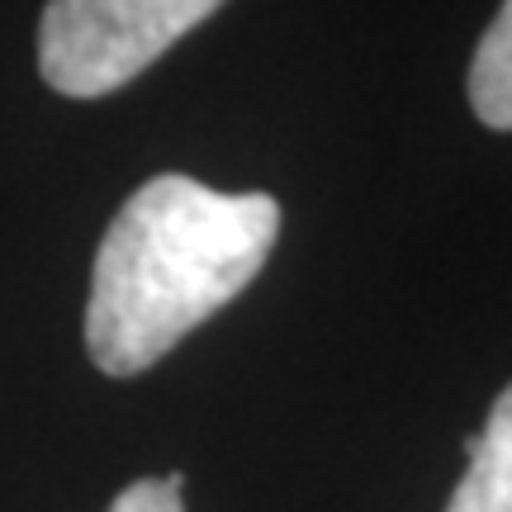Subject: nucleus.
<instances>
[{"label": "nucleus", "instance_id": "4", "mask_svg": "<svg viewBox=\"0 0 512 512\" xmlns=\"http://www.w3.org/2000/svg\"><path fill=\"white\" fill-rule=\"evenodd\" d=\"M470 105H475L479 124L512 133V0H503V10L494 24L484 29L470 62Z\"/></svg>", "mask_w": 512, "mask_h": 512}, {"label": "nucleus", "instance_id": "5", "mask_svg": "<svg viewBox=\"0 0 512 512\" xmlns=\"http://www.w3.org/2000/svg\"><path fill=\"white\" fill-rule=\"evenodd\" d=\"M181 489H185V479H181V475L138 479V484H128L124 494L114 498L110 512H185Z\"/></svg>", "mask_w": 512, "mask_h": 512}, {"label": "nucleus", "instance_id": "1", "mask_svg": "<svg viewBox=\"0 0 512 512\" xmlns=\"http://www.w3.org/2000/svg\"><path fill=\"white\" fill-rule=\"evenodd\" d=\"M280 233L271 195H223L152 176L124 200L95 252L86 351L114 380L157 366L185 332L252 285Z\"/></svg>", "mask_w": 512, "mask_h": 512}, {"label": "nucleus", "instance_id": "3", "mask_svg": "<svg viewBox=\"0 0 512 512\" xmlns=\"http://www.w3.org/2000/svg\"><path fill=\"white\" fill-rule=\"evenodd\" d=\"M470 470L446 512H512V384L494 399L484 432L465 437Z\"/></svg>", "mask_w": 512, "mask_h": 512}, {"label": "nucleus", "instance_id": "2", "mask_svg": "<svg viewBox=\"0 0 512 512\" xmlns=\"http://www.w3.org/2000/svg\"><path fill=\"white\" fill-rule=\"evenodd\" d=\"M219 5L223 0H48L38 19V72L72 100L110 95Z\"/></svg>", "mask_w": 512, "mask_h": 512}]
</instances>
